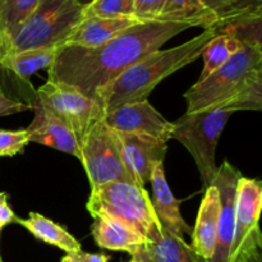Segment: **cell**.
Listing matches in <instances>:
<instances>
[{
	"label": "cell",
	"mask_w": 262,
	"mask_h": 262,
	"mask_svg": "<svg viewBox=\"0 0 262 262\" xmlns=\"http://www.w3.org/2000/svg\"><path fill=\"white\" fill-rule=\"evenodd\" d=\"M193 26L168 20H141L94 49L61 45L48 69V79L74 87L96 100L104 87L170 38Z\"/></svg>",
	"instance_id": "6da1fadb"
},
{
	"label": "cell",
	"mask_w": 262,
	"mask_h": 262,
	"mask_svg": "<svg viewBox=\"0 0 262 262\" xmlns=\"http://www.w3.org/2000/svg\"><path fill=\"white\" fill-rule=\"evenodd\" d=\"M187 113L224 107L233 113L262 109V46L243 43L223 67L184 94Z\"/></svg>",
	"instance_id": "7a4b0ae2"
},
{
	"label": "cell",
	"mask_w": 262,
	"mask_h": 262,
	"mask_svg": "<svg viewBox=\"0 0 262 262\" xmlns=\"http://www.w3.org/2000/svg\"><path fill=\"white\" fill-rule=\"evenodd\" d=\"M217 33V28H209L187 42L148 54L104 87L97 95L96 101L107 114L124 104L147 100L163 79L200 58L207 42Z\"/></svg>",
	"instance_id": "3957f363"
},
{
	"label": "cell",
	"mask_w": 262,
	"mask_h": 262,
	"mask_svg": "<svg viewBox=\"0 0 262 262\" xmlns=\"http://www.w3.org/2000/svg\"><path fill=\"white\" fill-rule=\"evenodd\" d=\"M86 209L92 217H112L142 235L147 242L161 237V225L147 191L130 182H113L91 189Z\"/></svg>",
	"instance_id": "277c9868"
},
{
	"label": "cell",
	"mask_w": 262,
	"mask_h": 262,
	"mask_svg": "<svg viewBox=\"0 0 262 262\" xmlns=\"http://www.w3.org/2000/svg\"><path fill=\"white\" fill-rule=\"evenodd\" d=\"M82 19L83 8L77 0H38L5 54L28 49L59 48Z\"/></svg>",
	"instance_id": "5b68a950"
},
{
	"label": "cell",
	"mask_w": 262,
	"mask_h": 262,
	"mask_svg": "<svg viewBox=\"0 0 262 262\" xmlns=\"http://www.w3.org/2000/svg\"><path fill=\"white\" fill-rule=\"evenodd\" d=\"M232 110L224 107L184 113L173 123L171 138L181 142L194 159L204 189L211 186L217 171L216 147Z\"/></svg>",
	"instance_id": "8992f818"
},
{
	"label": "cell",
	"mask_w": 262,
	"mask_h": 262,
	"mask_svg": "<svg viewBox=\"0 0 262 262\" xmlns=\"http://www.w3.org/2000/svg\"><path fill=\"white\" fill-rule=\"evenodd\" d=\"M79 160L86 170L91 189L113 182L135 183L125 168L118 133L107 127L105 115L90 128L81 145Z\"/></svg>",
	"instance_id": "52a82bcc"
},
{
	"label": "cell",
	"mask_w": 262,
	"mask_h": 262,
	"mask_svg": "<svg viewBox=\"0 0 262 262\" xmlns=\"http://www.w3.org/2000/svg\"><path fill=\"white\" fill-rule=\"evenodd\" d=\"M36 102L67 123L76 135L79 146L94 123L105 115L104 109L96 100L74 87L50 79L36 91Z\"/></svg>",
	"instance_id": "ba28073f"
},
{
	"label": "cell",
	"mask_w": 262,
	"mask_h": 262,
	"mask_svg": "<svg viewBox=\"0 0 262 262\" xmlns=\"http://www.w3.org/2000/svg\"><path fill=\"white\" fill-rule=\"evenodd\" d=\"M262 209V184L258 179L241 177L237 184L234 217V239L230 247L229 262L262 250L260 215Z\"/></svg>",
	"instance_id": "9c48e42d"
},
{
	"label": "cell",
	"mask_w": 262,
	"mask_h": 262,
	"mask_svg": "<svg viewBox=\"0 0 262 262\" xmlns=\"http://www.w3.org/2000/svg\"><path fill=\"white\" fill-rule=\"evenodd\" d=\"M105 123L115 132L148 136L168 143L174 124L166 120L150 101L124 104L105 114Z\"/></svg>",
	"instance_id": "30bf717a"
},
{
	"label": "cell",
	"mask_w": 262,
	"mask_h": 262,
	"mask_svg": "<svg viewBox=\"0 0 262 262\" xmlns=\"http://www.w3.org/2000/svg\"><path fill=\"white\" fill-rule=\"evenodd\" d=\"M241 177L242 174L239 170L228 161H224L222 166H217V171L211 184L219 191L220 215L214 255L207 262H229L230 247L234 239L237 184Z\"/></svg>",
	"instance_id": "8fae6325"
},
{
	"label": "cell",
	"mask_w": 262,
	"mask_h": 262,
	"mask_svg": "<svg viewBox=\"0 0 262 262\" xmlns=\"http://www.w3.org/2000/svg\"><path fill=\"white\" fill-rule=\"evenodd\" d=\"M117 133L128 173L137 186L145 188V184L150 182L154 166L164 164L168 143L148 136Z\"/></svg>",
	"instance_id": "7c38bea8"
},
{
	"label": "cell",
	"mask_w": 262,
	"mask_h": 262,
	"mask_svg": "<svg viewBox=\"0 0 262 262\" xmlns=\"http://www.w3.org/2000/svg\"><path fill=\"white\" fill-rule=\"evenodd\" d=\"M32 106L35 118L26 128L30 135V142L48 146L77 159L81 158V146L69 125L38 102L35 101Z\"/></svg>",
	"instance_id": "4fadbf2b"
},
{
	"label": "cell",
	"mask_w": 262,
	"mask_h": 262,
	"mask_svg": "<svg viewBox=\"0 0 262 262\" xmlns=\"http://www.w3.org/2000/svg\"><path fill=\"white\" fill-rule=\"evenodd\" d=\"M150 182L152 186L151 204L161 227L177 237L192 235V228L187 224L179 210L181 202L174 197L165 178L164 164H156L154 166Z\"/></svg>",
	"instance_id": "5bb4252c"
},
{
	"label": "cell",
	"mask_w": 262,
	"mask_h": 262,
	"mask_svg": "<svg viewBox=\"0 0 262 262\" xmlns=\"http://www.w3.org/2000/svg\"><path fill=\"white\" fill-rule=\"evenodd\" d=\"M220 215V196L215 186L205 189V196L200 205L196 227L192 229V248L205 262L214 255L216 242L217 223Z\"/></svg>",
	"instance_id": "9a60e30c"
},
{
	"label": "cell",
	"mask_w": 262,
	"mask_h": 262,
	"mask_svg": "<svg viewBox=\"0 0 262 262\" xmlns=\"http://www.w3.org/2000/svg\"><path fill=\"white\" fill-rule=\"evenodd\" d=\"M141 20L135 17L83 18L63 45L86 49L99 48Z\"/></svg>",
	"instance_id": "2e32d148"
},
{
	"label": "cell",
	"mask_w": 262,
	"mask_h": 262,
	"mask_svg": "<svg viewBox=\"0 0 262 262\" xmlns=\"http://www.w3.org/2000/svg\"><path fill=\"white\" fill-rule=\"evenodd\" d=\"M91 234L99 247L110 251H124L130 256L142 250L147 242L132 228L112 217H95Z\"/></svg>",
	"instance_id": "e0dca14e"
},
{
	"label": "cell",
	"mask_w": 262,
	"mask_h": 262,
	"mask_svg": "<svg viewBox=\"0 0 262 262\" xmlns=\"http://www.w3.org/2000/svg\"><path fill=\"white\" fill-rule=\"evenodd\" d=\"M163 228V227H161ZM132 260L141 262H205L187 245L184 238L177 237L166 229H161V237L155 242H146Z\"/></svg>",
	"instance_id": "ac0fdd59"
},
{
	"label": "cell",
	"mask_w": 262,
	"mask_h": 262,
	"mask_svg": "<svg viewBox=\"0 0 262 262\" xmlns=\"http://www.w3.org/2000/svg\"><path fill=\"white\" fill-rule=\"evenodd\" d=\"M156 20L189 23L193 27L209 30L217 27L219 15L206 0H165Z\"/></svg>",
	"instance_id": "d6986e66"
},
{
	"label": "cell",
	"mask_w": 262,
	"mask_h": 262,
	"mask_svg": "<svg viewBox=\"0 0 262 262\" xmlns=\"http://www.w3.org/2000/svg\"><path fill=\"white\" fill-rule=\"evenodd\" d=\"M17 223L26 228L38 241L60 248L67 252V255H73L82 251L81 243L71 233L38 212H30L27 219L18 217Z\"/></svg>",
	"instance_id": "ffe728a7"
},
{
	"label": "cell",
	"mask_w": 262,
	"mask_h": 262,
	"mask_svg": "<svg viewBox=\"0 0 262 262\" xmlns=\"http://www.w3.org/2000/svg\"><path fill=\"white\" fill-rule=\"evenodd\" d=\"M58 48L28 49L13 54H5L0 59V68L13 72L23 79H28L41 69H49L55 60Z\"/></svg>",
	"instance_id": "44dd1931"
},
{
	"label": "cell",
	"mask_w": 262,
	"mask_h": 262,
	"mask_svg": "<svg viewBox=\"0 0 262 262\" xmlns=\"http://www.w3.org/2000/svg\"><path fill=\"white\" fill-rule=\"evenodd\" d=\"M37 3L38 0H0V41L4 45L5 53Z\"/></svg>",
	"instance_id": "7402d4cb"
},
{
	"label": "cell",
	"mask_w": 262,
	"mask_h": 262,
	"mask_svg": "<svg viewBox=\"0 0 262 262\" xmlns=\"http://www.w3.org/2000/svg\"><path fill=\"white\" fill-rule=\"evenodd\" d=\"M243 42L227 33H217L202 50L204 68L201 71L199 81L207 78L216 69L224 66L241 48Z\"/></svg>",
	"instance_id": "603a6c76"
},
{
	"label": "cell",
	"mask_w": 262,
	"mask_h": 262,
	"mask_svg": "<svg viewBox=\"0 0 262 262\" xmlns=\"http://www.w3.org/2000/svg\"><path fill=\"white\" fill-rule=\"evenodd\" d=\"M133 5L135 0H94L83 9V18L135 17Z\"/></svg>",
	"instance_id": "cb8c5ba5"
},
{
	"label": "cell",
	"mask_w": 262,
	"mask_h": 262,
	"mask_svg": "<svg viewBox=\"0 0 262 262\" xmlns=\"http://www.w3.org/2000/svg\"><path fill=\"white\" fill-rule=\"evenodd\" d=\"M30 143V135L26 129L0 130V158L20 154Z\"/></svg>",
	"instance_id": "d4e9b609"
},
{
	"label": "cell",
	"mask_w": 262,
	"mask_h": 262,
	"mask_svg": "<svg viewBox=\"0 0 262 262\" xmlns=\"http://www.w3.org/2000/svg\"><path fill=\"white\" fill-rule=\"evenodd\" d=\"M165 0H135L133 15L140 20H155Z\"/></svg>",
	"instance_id": "484cf974"
},
{
	"label": "cell",
	"mask_w": 262,
	"mask_h": 262,
	"mask_svg": "<svg viewBox=\"0 0 262 262\" xmlns=\"http://www.w3.org/2000/svg\"><path fill=\"white\" fill-rule=\"evenodd\" d=\"M33 106L31 104H25V102L15 101V100L9 99L0 91V117H7V115L18 114V113L32 110Z\"/></svg>",
	"instance_id": "4316f807"
},
{
	"label": "cell",
	"mask_w": 262,
	"mask_h": 262,
	"mask_svg": "<svg viewBox=\"0 0 262 262\" xmlns=\"http://www.w3.org/2000/svg\"><path fill=\"white\" fill-rule=\"evenodd\" d=\"M17 220L18 217L8 204V194L5 192H0V233L3 228L12 223H17Z\"/></svg>",
	"instance_id": "83f0119b"
},
{
	"label": "cell",
	"mask_w": 262,
	"mask_h": 262,
	"mask_svg": "<svg viewBox=\"0 0 262 262\" xmlns=\"http://www.w3.org/2000/svg\"><path fill=\"white\" fill-rule=\"evenodd\" d=\"M72 262H109L110 257H107L104 253H87L83 251L68 255Z\"/></svg>",
	"instance_id": "f1b7e54d"
},
{
	"label": "cell",
	"mask_w": 262,
	"mask_h": 262,
	"mask_svg": "<svg viewBox=\"0 0 262 262\" xmlns=\"http://www.w3.org/2000/svg\"><path fill=\"white\" fill-rule=\"evenodd\" d=\"M237 262H262V250H256L248 255L243 256Z\"/></svg>",
	"instance_id": "f546056e"
},
{
	"label": "cell",
	"mask_w": 262,
	"mask_h": 262,
	"mask_svg": "<svg viewBox=\"0 0 262 262\" xmlns=\"http://www.w3.org/2000/svg\"><path fill=\"white\" fill-rule=\"evenodd\" d=\"M242 2V0H219L216 4V8H215V12H219V10H222L223 8L225 7H229V5L232 4H235V3H239Z\"/></svg>",
	"instance_id": "4dcf8cb0"
},
{
	"label": "cell",
	"mask_w": 262,
	"mask_h": 262,
	"mask_svg": "<svg viewBox=\"0 0 262 262\" xmlns=\"http://www.w3.org/2000/svg\"><path fill=\"white\" fill-rule=\"evenodd\" d=\"M77 2H78V4L81 5V7L84 9V8L89 7V5L91 4V3L94 2V0H77Z\"/></svg>",
	"instance_id": "1f68e13d"
},
{
	"label": "cell",
	"mask_w": 262,
	"mask_h": 262,
	"mask_svg": "<svg viewBox=\"0 0 262 262\" xmlns=\"http://www.w3.org/2000/svg\"><path fill=\"white\" fill-rule=\"evenodd\" d=\"M217 2H219V0H206V3L207 4L210 5V7L212 8V9L215 10V8H216V4H217Z\"/></svg>",
	"instance_id": "d6a6232c"
},
{
	"label": "cell",
	"mask_w": 262,
	"mask_h": 262,
	"mask_svg": "<svg viewBox=\"0 0 262 262\" xmlns=\"http://www.w3.org/2000/svg\"><path fill=\"white\" fill-rule=\"evenodd\" d=\"M4 55H5V48L2 43V41H0V59H2Z\"/></svg>",
	"instance_id": "836d02e7"
},
{
	"label": "cell",
	"mask_w": 262,
	"mask_h": 262,
	"mask_svg": "<svg viewBox=\"0 0 262 262\" xmlns=\"http://www.w3.org/2000/svg\"><path fill=\"white\" fill-rule=\"evenodd\" d=\"M60 262H72V260H71V257H69L68 255L66 256V257H63L61 258V261Z\"/></svg>",
	"instance_id": "e575fe53"
},
{
	"label": "cell",
	"mask_w": 262,
	"mask_h": 262,
	"mask_svg": "<svg viewBox=\"0 0 262 262\" xmlns=\"http://www.w3.org/2000/svg\"><path fill=\"white\" fill-rule=\"evenodd\" d=\"M128 262H141V261H136V260H130V261H128Z\"/></svg>",
	"instance_id": "d590c367"
},
{
	"label": "cell",
	"mask_w": 262,
	"mask_h": 262,
	"mask_svg": "<svg viewBox=\"0 0 262 262\" xmlns=\"http://www.w3.org/2000/svg\"><path fill=\"white\" fill-rule=\"evenodd\" d=\"M0 262H3V261H2V258H0Z\"/></svg>",
	"instance_id": "8d00e7d4"
}]
</instances>
